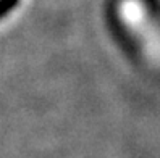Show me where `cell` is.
Listing matches in <instances>:
<instances>
[{"instance_id":"1","label":"cell","mask_w":160,"mask_h":158,"mask_svg":"<svg viewBox=\"0 0 160 158\" xmlns=\"http://www.w3.org/2000/svg\"><path fill=\"white\" fill-rule=\"evenodd\" d=\"M15 3H16V0H0V18L10 12L15 7Z\"/></svg>"}]
</instances>
